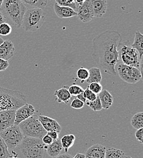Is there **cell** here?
<instances>
[{"label":"cell","instance_id":"6da1fadb","mask_svg":"<svg viewBox=\"0 0 143 158\" xmlns=\"http://www.w3.org/2000/svg\"><path fill=\"white\" fill-rule=\"evenodd\" d=\"M123 41L116 30H107L93 39V58L103 72L116 76L115 66L119 62V48Z\"/></svg>","mask_w":143,"mask_h":158},{"label":"cell","instance_id":"7a4b0ae2","mask_svg":"<svg viewBox=\"0 0 143 158\" xmlns=\"http://www.w3.org/2000/svg\"><path fill=\"white\" fill-rule=\"evenodd\" d=\"M46 145L41 139L24 137L20 143L12 150V153L18 158H44Z\"/></svg>","mask_w":143,"mask_h":158},{"label":"cell","instance_id":"3957f363","mask_svg":"<svg viewBox=\"0 0 143 158\" xmlns=\"http://www.w3.org/2000/svg\"><path fill=\"white\" fill-rule=\"evenodd\" d=\"M26 9L20 0H3L0 6V12L7 23L17 29L21 27L22 20Z\"/></svg>","mask_w":143,"mask_h":158},{"label":"cell","instance_id":"277c9868","mask_svg":"<svg viewBox=\"0 0 143 158\" xmlns=\"http://www.w3.org/2000/svg\"><path fill=\"white\" fill-rule=\"evenodd\" d=\"M26 102V97L22 92L0 86V111L16 110Z\"/></svg>","mask_w":143,"mask_h":158},{"label":"cell","instance_id":"5b68a950","mask_svg":"<svg viewBox=\"0 0 143 158\" xmlns=\"http://www.w3.org/2000/svg\"><path fill=\"white\" fill-rule=\"evenodd\" d=\"M119 59L123 64L137 68L143 73V60H140L138 51L131 46L128 40L121 41L119 48Z\"/></svg>","mask_w":143,"mask_h":158},{"label":"cell","instance_id":"8992f818","mask_svg":"<svg viewBox=\"0 0 143 158\" xmlns=\"http://www.w3.org/2000/svg\"><path fill=\"white\" fill-rule=\"evenodd\" d=\"M45 21V14L42 9L34 8L26 9L21 23V27L27 32L39 30Z\"/></svg>","mask_w":143,"mask_h":158},{"label":"cell","instance_id":"52a82bcc","mask_svg":"<svg viewBox=\"0 0 143 158\" xmlns=\"http://www.w3.org/2000/svg\"><path fill=\"white\" fill-rule=\"evenodd\" d=\"M21 131L24 137L41 139L47 131L42 126L38 116L34 114L19 124Z\"/></svg>","mask_w":143,"mask_h":158},{"label":"cell","instance_id":"ba28073f","mask_svg":"<svg viewBox=\"0 0 143 158\" xmlns=\"http://www.w3.org/2000/svg\"><path fill=\"white\" fill-rule=\"evenodd\" d=\"M0 136L6 143L8 149L13 150L16 148L24 138L19 125H13L1 132Z\"/></svg>","mask_w":143,"mask_h":158},{"label":"cell","instance_id":"9c48e42d","mask_svg":"<svg viewBox=\"0 0 143 158\" xmlns=\"http://www.w3.org/2000/svg\"><path fill=\"white\" fill-rule=\"evenodd\" d=\"M117 69L119 76L126 83L135 84L138 82L142 77L141 71L137 68L120 63Z\"/></svg>","mask_w":143,"mask_h":158},{"label":"cell","instance_id":"30bf717a","mask_svg":"<svg viewBox=\"0 0 143 158\" xmlns=\"http://www.w3.org/2000/svg\"><path fill=\"white\" fill-rule=\"evenodd\" d=\"M76 12L77 16L83 23L91 21L94 17L91 0H85L82 4L78 6Z\"/></svg>","mask_w":143,"mask_h":158},{"label":"cell","instance_id":"8fae6325","mask_svg":"<svg viewBox=\"0 0 143 158\" xmlns=\"http://www.w3.org/2000/svg\"><path fill=\"white\" fill-rule=\"evenodd\" d=\"M36 113V110L33 105L28 103H26L21 106L15 111V118L14 125H19V124L26 120V118H30Z\"/></svg>","mask_w":143,"mask_h":158},{"label":"cell","instance_id":"7c38bea8","mask_svg":"<svg viewBox=\"0 0 143 158\" xmlns=\"http://www.w3.org/2000/svg\"><path fill=\"white\" fill-rule=\"evenodd\" d=\"M15 111V110L0 111V133L14 125Z\"/></svg>","mask_w":143,"mask_h":158},{"label":"cell","instance_id":"4fadbf2b","mask_svg":"<svg viewBox=\"0 0 143 158\" xmlns=\"http://www.w3.org/2000/svg\"><path fill=\"white\" fill-rule=\"evenodd\" d=\"M38 118L42 126L47 132L56 131L58 133H61V127L56 120L43 115L38 116Z\"/></svg>","mask_w":143,"mask_h":158},{"label":"cell","instance_id":"5bb4252c","mask_svg":"<svg viewBox=\"0 0 143 158\" xmlns=\"http://www.w3.org/2000/svg\"><path fill=\"white\" fill-rule=\"evenodd\" d=\"M15 48L14 43L9 40L4 41L0 44V59L8 61L14 54Z\"/></svg>","mask_w":143,"mask_h":158},{"label":"cell","instance_id":"9a60e30c","mask_svg":"<svg viewBox=\"0 0 143 158\" xmlns=\"http://www.w3.org/2000/svg\"><path fill=\"white\" fill-rule=\"evenodd\" d=\"M106 147L100 144H95L90 147L85 154V158H104Z\"/></svg>","mask_w":143,"mask_h":158},{"label":"cell","instance_id":"2e32d148","mask_svg":"<svg viewBox=\"0 0 143 158\" xmlns=\"http://www.w3.org/2000/svg\"><path fill=\"white\" fill-rule=\"evenodd\" d=\"M54 10L56 14L61 19H68L74 16H77V12L71 7L61 6L55 3L54 6Z\"/></svg>","mask_w":143,"mask_h":158},{"label":"cell","instance_id":"e0dca14e","mask_svg":"<svg viewBox=\"0 0 143 158\" xmlns=\"http://www.w3.org/2000/svg\"><path fill=\"white\" fill-rule=\"evenodd\" d=\"M94 17H101L106 12L107 4L106 0H91Z\"/></svg>","mask_w":143,"mask_h":158},{"label":"cell","instance_id":"ac0fdd59","mask_svg":"<svg viewBox=\"0 0 143 158\" xmlns=\"http://www.w3.org/2000/svg\"><path fill=\"white\" fill-rule=\"evenodd\" d=\"M63 147L61 145V141L59 139L53 141L50 145H46V152L48 155L51 158H56L61 154Z\"/></svg>","mask_w":143,"mask_h":158},{"label":"cell","instance_id":"d6986e66","mask_svg":"<svg viewBox=\"0 0 143 158\" xmlns=\"http://www.w3.org/2000/svg\"><path fill=\"white\" fill-rule=\"evenodd\" d=\"M101 101L102 109L108 110L112 105L113 102V97L106 89H102L98 96Z\"/></svg>","mask_w":143,"mask_h":158},{"label":"cell","instance_id":"ffe728a7","mask_svg":"<svg viewBox=\"0 0 143 158\" xmlns=\"http://www.w3.org/2000/svg\"><path fill=\"white\" fill-rule=\"evenodd\" d=\"M54 96L56 97V100L58 103H64L68 104L71 99V96L69 94L68 88L64 86L54 92Z\"/></svg>","mask_w":143,"mask_h":158},{"label":"cell","instance_id":"44dd1931","mask_svg":"<svg viewBox=\"0 0 143 158\" xmlns=\"http://www.w3.org/2000/svg\"><path fill=\"white\" fill-rule=\"evenodd\" d=\"M131 46L138 51L140 60H143V35L140 31L135 32L134 42L131 44Z\"/></svg>","mask_w":143,"mask_h":158},{"label":"cell","instance_id":"7402d4cb","mask_svg":"<svg viewBox=\"0 0 143 158\" xmlns=\"http://www.w3.org/2000/svg\"><path fill=\"white\" fill-rule=\"evenodd\" d=\"M27 9L40 8L43 9L48 4V0H20Z\"/></svg>","mask_w":143,"mask_h":158},{"label":"cell","instance_id":"603a6c76","mask_svg":"<svg viewBox=\"0 0 143 158\" xmlns=\"http://www.w3.org/2000/svg\"><path fill=\"white\" fill-rule=\"evenodd\" d=\"M89 71V76L86 80V83H91L93 82H101L102 80V74L101 69L99 68H91Z\"/></svg>","mask_w":143,"mask_h":158},{"label":"cell","instance_id":"cb8c5ba5","mask_svg":"<svg viewBox=\"0 0 143 158\" xmlns=\"http://www.w3.org/2000/svg\"><path fill=\"white\" fill-rule=\"evenodd\" d=\"M76 140V137L73 135H67L61 139V145L65 149V153H67L69 148L72 147Z\"/></svg>","mask_w":143,"mask_h":158},{"label":"cell","instance_id":"d4e9b609","mask_svg":"<svg viewBox=\"0 0 143 158\" xmlns=\"http://www.w3.org/2000/svg\"><path fill=\"white\" fill-rule=\"evenodd\" d=\"M125 154L123 150L115 148H106L104 158H124Z\"/></svg>","mask_w":143,"mask_h":158},{"label":"cell","instance_id":"484cf974","mask_svg":"<svg viewBox=\"0 0 143 158\" xmlns=\"http://www.w3.org/2000/svg\"><path fill=\"white\" fill-rule=\"evenodd\" d=\"M132 126L138 130L143 127V112H139L135 114L131 119Z\"/></svg>","mask_w":143,"mask_h":158},{"label":"cell","instance_id":"4316f807","mask_svg":"<svg viewBox=\"0 0 143 158\" xmlns=\"http://www.w3.org/2000/svg\"><path fill=\"white\" fill-rule=\"evenodd\" d=\"M11 155L5 142L0 136V158H9Z\"/></svg>","mask_w":143,"mask_h":158},{"label":"cell","instance_id":"83f0119b","mask_svg":"<svg viewBox=\"0 0 143 158\" xmlns=\"http://www.w3.org/2000/svg\"><path fill=\"white\" fill-rule=\"evenodd\" d=\"M86 105L88 106H89V107L93 110L95 112H97V111H99L102 109V105L101 103V101L99 100V97L98 96L97 98L95 99L93 101L91 102H86Z\"/></svg>","mask_w":143,"mask_h":158},{"label":"cell","instance_id":"f1b7e54d","mask_svg":"<svg viewBox=\"0 0 143 158\" xmlns=\"http://www.w3.org/2000/svg\"><path fill=\"white\" fill-rule=\"evenodd\" d=\"M68 89V91H69V94H71V96H75V97L83 93L84 91L83 89L81 86L76 85V84H73V85L69 86Z\"/></svg>","mask_w":143,"mask_h":158},{"label":"cell","instance_id":"f546056e","mask_svg":"<svg viewBox=\"0 0 143 158\" xmlns=\"http://www.w3.org/2000/svg\"><path fill=\"white\" fill-rule=\"evenodd\" d=\"M78 78L81 80V83H83L88 79L89 76V71L85 68L81 67L77 71Z\"/></svg>","mask_w":143,"mask_h":158},{"label":"cell","instance_id":"4dcf8cb0","mask_svg":"<svg viewBox=\"0 0 143 158\" xmlns=\"http://www.w3.org/2000/svg\"><path fill=\"white\" fill-rule=\"evenodd\" d=\"M12 32V27L8 23H3L0 24V35L6 36Z\"/></svg>","mask_w":143,"mask_h":158},{"label":"cell","instance_id":"1f68e13d","mask_svg":"<svg viewBox=\"0 0 143 158\" xmlns=\"http://www.w3.org/2000/svg\"><path fill=\"white\" fill-rule=\"evenodd\" d=\"M88 87L90 90L97 95L99 94L102 90V86L99 82L91 83Z\"/></svg>","mask_w":143,"mask_h":158},{"label":"cell","instance_id":"d6a6232c","mask_svg":"<svg viewBox=\"0 0 143 158\" xmlns=\"http://www.w3.org/2000/svg\"><path fill=\"white\" fill-rule=\"evenodd\" d=\"M55 1H56V3H57L59 6L71 7L73 9H74L75 11L77 10L78 7L79 6V5L76 2L71 3V2H69L68 0H55Z\"/></svg>","mask_w":143,"mask_h":158},{"label":"cell","instance_id":"836d02e7","mask_svg":"<svg viewBox=\"0 0 143 158\" xmlns=\"http://www.w3.org/2000/svg\"><path fill=\"white\" fill-rule=\"evenodd\" d=\"M83 95H84V97L85 98L86 100L88 102L93 101V100H95V99H96L97 97H98V95L95 94L94 93H93L91 90H90L88 87H87L83 91Z\"/></svg>","mask_w":143,"mask_h":158},{"label":"cell","instance_id":"e575fe53","mask_svg":"<svg viewBox=\"0 0 143 158\" xmlns=\"http://www.w3.org/2000/svg\"><path fill=\"white\" fill-rule=\"evenodd\" d=\"M84 103H85L83 102L81 100L76 98L72 101V102L71 103V107L74 108V109L79 110V109H81L83 107Z\"/></svg>","mask_w":143,"mask_h":158},{"label":"cell","instance_id":"d590c367","mask_svg":"<svg viewBox=\"0 0 143 158\" xmlns=\"http://www.w3.org/2000/svg\"><path fill=\"white\" fill-rule=\"evenodd\" d=\"M135 138L140 143H143V128H140L137 130L135 133Z\"/></svg>","mask_w":143,"mask_h":158},{"label":"cell","instance_id":"8d00e7d4","mask_svg":"<svg viewBox=\"0 0 143 158\" xmlns=\"http://www.w3.org/2000/svg\"><path fill=\"white\" fill-rule=\"evenodd\" d=\"M9 66V61L0 59V71H5Z\"/></svg>","mask_w":143,"mask_h":158},{"label":"cell","instance_id":"74e56055","mask_svg":"<svg viewBox=\"0 0 143 158\" xmlns=\"http://www.w3.org/2000/svg\"><path fill=\"white\" fill-rule=\"evenodd\" d=\"M41 140L43 142V143L44 144V145H50L54 140L53 139L51 138L49 135H44L43 138L41 139Z\"/></svg>","mask_w":143,"mask_h":158},{"label":"cell","instance_id":"f35d334b","mask_svg":"<svg viewBox=\"0 0 143 158\" xmlns=\"http://www.w3.org/2000/svg\"><path fill=\"white\" fill-rule=\"evenodd\" d=\"M59 134L57 131H48L46 133V135H49L51 138L53 139V140H56L59 139Z\"/></svg>","mask_w":143,"mask_h":158},{"label":"cell","instance_id":"ab89813d","mask_svg":"<svg viewBox=\"0 0 143 158\" xmlns=\"http://www.w3.org/2000/svg\"><path fill=\"white\" fill-rule=\"evenodd\" d=\"M56 158H73V156L71 155L65 153L63 154L59 155L57 156L56 157Z\"/></svg>","mask_w":143,"mask_h":158},{"label":"cell","instance_id":"60d3db41","mask_svg":"<svg viewBox=\"0 0 143 158\" xmlns=\"http://www.w3.org/2000/svg\"><path fill=\"white\" fill-rule=\"evenodd\" d=\"M76 98H78V99H79V100H81V101H82L83 102H86V100L85 99V98L84 97V95H83V92L82 93H81L80 94H79V95H78V96H76Z\"/></svg>","mask_w":143,"mask_h":158},{"label":"cell","instance_id":"b9f144b4","mask_svg":"<svg viewBox=\"0 0 143 158\" xmlns=\"http://www.w3.org/2000/svg\"><path fill=\"white\" fill-rule=\"evenodd\" d=\"M3 23H7V21L4 17V16L2 15V14L0 12V24Z\"/></svg>","mask_w":143,"mask_h":158},{"label":"cell","instance_id":"7bdbcfd3","mask_svg":"<svg viewBox=\"0 0 143 158\" xmlns=\"http://www.w3.org/2000/svg\"><path fill=\"white\" fill-rule=\"evenodd\" d=\"M73 158H85V154H82V153H77L74 157H73Z\"/></svg>","mask_w":143,"mask_h":158},{"label":"cell","instance_id":"ee69618b","mask_svg":"<svg viewBox=\"0 0 143 158\" xmlns=\"http://www.w3.org/2000/svg\"><path fill=\"white\" fill-rule=\"evenodd\" d=\"M76 1V2L79 6V5H81L82 4L85 0H75Z\"/></svg>","mask_w":143,"mask_h":158},{"label":"cell","instance_id":"f6af8a7d","mask_svg":"<svg viewBox=\"0 0 143 158\" xmlns=\"http://www.w3.org/2000/svg\"><path fill=\"white\" fill-rule=\"evenodd\" d=\"M68 1L69 2H71V3L76 2V1H75V0H68Z\"/></svg>","mask_w":143,"mask_h":158},{"label":"cell","instance_id":"bcb514c9","mask_svg":"<svg viewBox=\"0 0 143 158\" xmlns=\"http://www.w3.org/2000/svg\"><path fill=\"white\" fill-rule=\"evenodd\" d=\"M4 41V40L2 39L1 37H0V44H2V43H3V41Z\"/></svg>","mask_w":143,"mask_h":158},{"label":"cell","instance_id":"7dc6e473","mask_svg":"<svg viewBox=\"0 0 143 158\" xmlns=\"http://www.w3.org/2000/svg\"><path fill=\"white\" fill-rule=\"evenodd\" d=\"M2 1H3V0H0V6H1V5Z\"/></svg>","mask_w":143,"mask_h":158},{"label":"cell","instance_id":"c3c4849f","mask_svg":"<svg viewBox=\"0 0 143 158\" xmlns=\"http://www.w3.org/2000/svg\"><path fill=\"white\" fill-rule=\"evenodd\" d=\"M131 158V157H130V156H125V158Z\"/></svg>","mask_w":143,"mask_h":158},{"label":"cell","instance_id":"681fc988","mask_svg":"<svg viewBox=\"0 0 143 158\" xmlns=\"http://www.w3.org/2000/svg\"></svg>","mask_w":143,"mask_h":158}]
</instances>
